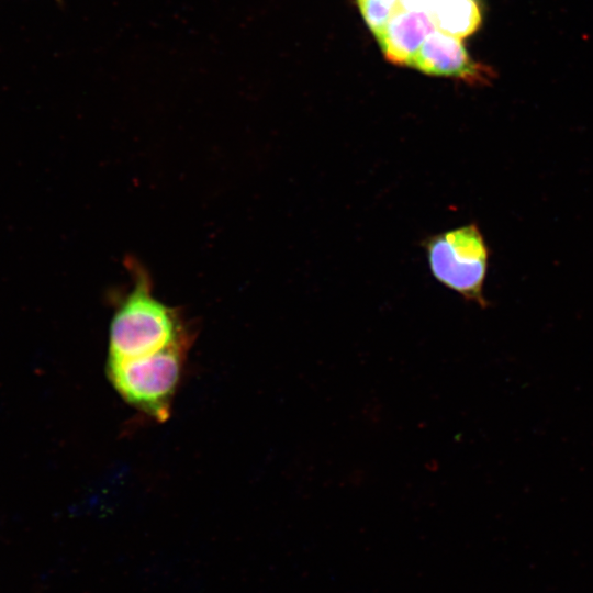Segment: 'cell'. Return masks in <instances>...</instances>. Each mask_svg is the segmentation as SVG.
Here are the masks:
<instances>
[{
    "instance_id": "1",
    "label": "cell",
    "mask_w": 593,
    "mask_h": 593,
    "mask_svg": "<svg viewBox=\"0 0 593 593\" xmlns=\"http://www.w3.org/2000/svg\"><path fill=\"white\" fill-rule=\"evenodd\" d=\"M126 266L132 287L118 300L109 332V358L130 359L190 342L180 311L154 295L152 278L135 259Z\"/></svg>"
},
{
    "instance_id": "2",
    "label": "cell",
    "mask_w": 593,
    "mask_h": 593,
    "mask_svg": "<svg viewBox=\"0 0 593 593\" xmlns=\"http://www.w3.org/2000/svg\"><path fill=\"white\" fill-rule=\"evenodd\" d=\"M189 344H177L136 358H108V378L128 404L164 422L170 414Z\"/></svg>"
},
{
    "instance_id": "3",
    "label": "cell",
    "mask_w": 593,
    "mask_h": 593,
    "mask_svg": "<svg viewBox=\"0 0 593 593\" xmlns=\"http://www.w3.org/2000/svg\"><path fill=\"white\" fill-rule=\"evenodd\" d=\"M433 277L465 300L486 307L483 284L489 250L475 224H468L427 238L424 243Z\"/></svg>"
},
{
    "instance_id": "4",
    "label": "cell",
    "mask_w": 593,
    "mask_h": 593,
    "mask_svg": "<svg viewBox=\"0 0 593 593\" xmlns=\"http://www.w3.org/2000/svg\"><path fill=\"white\" fill-rule=\"evenodd\" d=\"M406 66L469 85H486L494 77L492 69L469 56L460 37L438 29L429 33Z\"/></svg>"
},
{
    "instance_id": "5",
    "label": "cell",
    "mask_w": 593,
    "mask_h": 593,
    "mask_svg": "<svg viewBox=\"0 0 593 593\" xmlns=\"http://www.w3.org/2000/svg\"><path fill=\"white\" fill-rule=\"evenodd\" d=\"M434 30L436 27L428 14L404 10L396 5L374 37L389 61L406 66Z\"/></svg>"
},
{
    "instance_id": "6",
    "label": "cell",
    "mask_w": 593,
    "mask_h": 593,
    "mask_svg": "<svg viewBox=\"0 0 593 593\" xmlns=\"http://www.w3.org/2000/svg\"><path fill=\"white\" fill-rule=\"evenodd\" d=\"M428 15L436 29L460 38L474 33L482 21L477 0H438Z\"/></svg>"
},
{
    "instance_id": "7",
    "label": "cell",
    "mask_w": 593,
    "mask_h": 593,
    "mask_svg": "<svg viewBox=\"0 0 593 593\" xmlns=\"http://www.w3.org/2000/svg\"><path fill=\"white\" fill-rule=\"evenodd\" d=\"M360 13L372 31L378 33L398 5V0H357Z\"/></svg>"
},
{
    "instance_id": "8",
    "label": "cell",
    "mask_w": 593,
    "mask_h": 593,
    "mask_svg": "<svg viewBox=\"0 0 593 593\" xmlns=\"http://www.w3.org/2000/svg\"><path fill=\"white\" fill-rule=\"evenodd\" d=\"M438 0H398V7L415 12L429 14Z\"/></svg>"
},
{
    "instance_id": "9",
    "label": "cell",
    "mask_w": 593,
    "mask_h": 593,
    "mask_svg": "<svg viewBox=\"0 0 593 593\" xmlns=\"http://www.w3.org/2000/svg\"><path fill=\"white\" fill-rule=\"evenodd\" d=\"M56 1L60 2L61 0H56Z\"/></svg>"
}]
</instances>
